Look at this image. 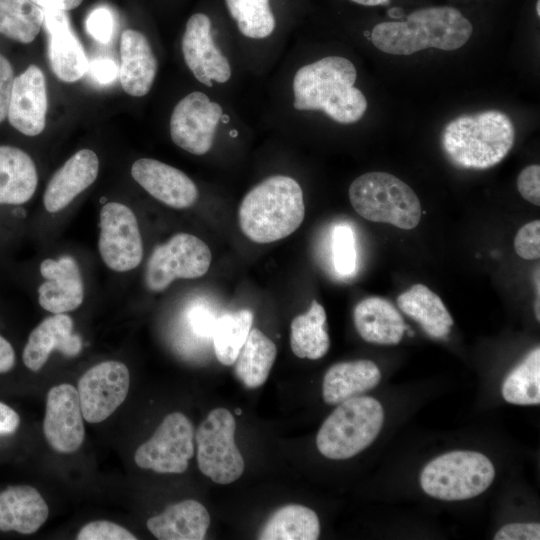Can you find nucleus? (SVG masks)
Listing matches in <instances>:
<instances>
[{"label": "nucleus", "mask_w": 540, "mask_h": 540, "mask_svg": "<svg viewBox=\"0 0 540 540\" xmlns=\"http://www.w3.org/2000/svg\"><path fill=\"white\" fill-rule=\"evenodd\" d=\"M353 320L360 337L372 344L397 345L407 329L398 310L377 296L360 301L353 310Z\"/></svg>", "instance_id": "nucleus-24"}, {"label": "nucleus", "mask_w": 540, "mask_h": 540, "mask_svg": "<svg viewBox=\"0 0 540 540\" xmlns=\"http://www.w3.org/2000/svg\"><path fill=\"white\" fill-rule=\"evenodd\" d=\"M252 323L253 313L249 309L226 313L215 320L211 336L215 356L221 364H234Z\"/></svg>", "instance_id": "nucleus-33"}, {"label": "nucleus", "mask_w": 540, "mask_h": 540, "mask_svg": "<svg viewBox=\"0 0 540 540\" xmlns=\"http://www.w3.org/2000/svg\"><path fill=\"white\" fill-rule=\"evenodd\" d=\"M88 72L91 73L96 82L106 85L117 78L119 67L112 59L98 58L91 63L89 62Z\"/></svg>", "instance_id": "nucleus-43"}, {"label": "nucleus", "mask_w": 540, "mask_h": 540, "mask_svg": "<svg viewBox=\"0 0 540 540\" xmlns=\"http://www.w3.org/2000/svg\"><path fill=\"white\" fill-rule=\"evenodd\" d=\"M236 421L226 408L211 410L199 425L194 439L200 471L218 484L237 480L245 469L235 444Z\"/></svg>", "instance_id": "nucleus-8"}, {"label": "nucleus", "mask_w": 540, "mask_h": 540, "mask_svg": "<svg viewBox=\"0 0 540 540\" xmlns=\"http://www.w3.org/2000/svg\"><path fill=\"white\" fill-rule=\"evenodd\" d=\"M20 424L18 413L8 405L0 402V434L14 433Z\"/></svg>", "instance_id": "nucleus-45"}, {"label": "nucleus", "mask_w": 540, "mask_h": 540, "mask_svg": "<svg viewBox=\"0 0 540 540\" xmlns=\"http://www.w3.org/2000/svg\"><path fill=\"white\" fill-rule=\"evenodd\" d=\"M44 10L31 0H0V34L29 44L40 33Z\"/></svg>", "instance_id": "nucleus-32"}, {"label": "nucleus", "mask_w": 540, "mask_h": 540, "mask_svg": "<svg viewBox=\"0 0 540 540\" xmlns=\"http://www.w3.org/2000/svg\"><path fill=\"white\" fill-rule=\"evenodd\" d=\"M235 413H236V414H241V410H240V409H236V410H235Z\"/></svg>", "instance_id": "nucleus-52"}, {"label": "nucleus", "mask_w": 540, "mask_h": 540, "mask_svg": "<svg viewBox=\"0 0 540 540\" xmlns=\"http://www.w3.org/2000/svg\"><path fill=\"white\" fill-rule=\"evenodd\" d=\"M277 355L275 343L262 331L251 328L234 364L236 377L247 388L262 386Z\"/></svg>", "instance_id": "nucleus-29"}, {"label": "nucleus", "mask_w": 540, "mask_h": 540, "mask_svg": "<svg viewBox=\"0 0 540 540\" xmlns=\"http://www.w3.org/2000/svg\"><path fill=\"white\" fill-rule=\"evenodd\" d=\"M113 28V16L107 8H96L87 17L86 29L88 33L100 43L107 44L110 41Z\"/></svg>", "instance_id": "nucleus-39"}, {"label": "nucleus", "mask_w": 540, "mask_h": 540, "mask_svg": "<svg viewBox=\"0 0 540 540\" xmlns=\"http://www.w3.org/2000/svg\"><path fill=\"white\" fill-rule=\"evenodd\" d=\"M384 411L378 400L356 396L338 404L325 419L316 436L319 452L329 459L351 458L378 436Z\"/></svg>", "instance_id": "nucleus-5"}, {"label": "nucleus", "mask_w": 540, "mask_h": 540, "mask_svg": "<svg viewBox=\"0 0 540 540\" xmlns=\"http://www.w3.org/2000/svg\"><path fill=\"white\" fill-rule=\"evenodd\" d=\"M305 205L299 183L285 175H273L255 185L238 210L243 234L256 243H271L295 232L303 222Z\"/></svg>", "instance_id": "nucleus-3"}, {"label": "nucleus", "mask_w": 540, "mask_h": 540, "mask_svg": "<svg viewBox=\"0 0 540 540\" xmlns=\"http://www.w3.org/2000/svg\"><path fill=\"white\" fill-rule=\"evenodd\" d=\"M38 185L33 159L22 149L0 146V204L19 205L29 201Z\"/></svg>", "instance_id": "nucleus-27"}, {"label": "nucleus", "mask_w": 540, "mask_h": 540, "mask_svg": "<svg viewBox=\"0 0 540 540\" xmlns=\"http://www.w3.org/2000/svg\"><path fill=\"white\" fill-rule=\"evenodd\" d=\"M349 199L364 219L404 230L415 228L422 214L412 188L387 172H368L357 177L349 187Z\"/></svg>", "instance_id": "nucleus-6"}, {"label": "nucleus", "mask_w": 540, "mask_h": 540, "mask_svg": "<svg viewBox=\"0 0 540 540\" xmlns=\"http://www.w3.org/2000/svg\"><path fill=\"white\" fill-rule=\"evenodd\" d=\"M231 135L236 136V131L235 130L231 131Z\"/></svg>", "instance_id": "nucleus-53"}, {"label": "nucleus", "mask_w": 540, "mask_h": 540, "mask_svg": "<svg viewBox=\"0 0 540 540\" xmlns=\"http://www.w3.org/2000/svg\"><path fill=\"white\" fill-rule=\"evenodd\" d=\"M99 226L98 249L105 265L116 272L136 268L143 258V242L134 212L108 202L101 209Z\"/></svg>", "instance_id": "nucleus-11"}, {"label": "nucleus", "mask_w": 540, "mask_h": 540, "mask_svg": "<svg viewBox=\"0 0 540 540\" xmlns=\"http://www.w3.org/2000/svg\"><path fill=\"white\" fill-rule=\"evenodd\" d=\"M514 249L525 260L540 257V221L534 220L523 225L514 239Z\"/></svg>", "instance_id": "nucleus-38"}, {"label": "nucleus", "mask_w": 540, "mask_h": 540, "mask_svg": "<svg viewBox=\"0 0 540 540\" xmlns=\"http://www.w3.org/2000/svg\"><path fill=\"white\" fill-rule=\"evenodd\" d=\"M194 436L191 421L180 412L171 413L137 448L134 461L138 467L157 473H183L194 455Z\"/></svg>", "instance_id": "nucleus-10"}, {"label": "nucleus", "mask_w": 540, "mask_h": 540, "mask_svg": "<svg viewBox=\"0 0 540 540\" xmlns=\"http://www.w3.org/2000/svg\"><path fill=\"white\" fill-rule=\"evenodd\" d=\"M229 15L242 35L251 39L270 36L276 26L269 0H225Z\"/></svg>", "instance_id": "nucleus-35"}, {"label": "nucleus", "mask_w": 540, "mask_h": 540, "mask_svg": "<svg viewBox=\"0 0 540 540\" xmlns=\"http://www.w3.org/2000/svg\"><path fill=\"white\" fill-rule=\"evenodd\" d=\"M78 540H136L126 528L108 520L92 521L77 534Z\"/></svg>", "instance_id": "nucleus-37"}, {"label": "nucleus", "mask_w": 540, "mask_h": 540, "mask_svg": "<svg viewBox=\"0 0 540 540\" xmlns=\"http://www.w3.org/2000/svg\"><path fill=\"white\" fill-rule=\"evenodd\" d=\"M48 515V505L32 486H12L0 492V531L33 534Z\"/></svg>", "instance_id": "nucleus-23"}, {"label": "nucleus", "mask_w": 540, "mask_h": 540, "mask_svg": "<svg viewBox=\"0 0 540 540\" xmlns=\"http://www.w3.org/2000/svg\"><path fill=\"white\" fill-rule=\"evenodd\" d=\"M536 13L537 16H540V0H537L536 2Z\"/></svg>", "instance_id": "nucleus-50"}, {"label": "nucleus", "mask_w": 540, "mask_h": 540, "mask_svg": "<svg viewBox=\"0 0 540 540\" xmlns=\"http://www.w3.org/2000/svg\"><path fill=\"white\" fill-rule=\"evenodd\" d=\"M14 364V349L10 342L0 335V374L10 371Z\"/></svg>", "instance_id": "nucleus-46"}, {"label": "nucleus", "mask_w": 540, "mask_h": 540, "mask_svg": "<svg viewBox=\"0 0 540 540\" xmlns=\"http://www.w3.org/2000/svg\"><path fill=\"white\" fill-rule=\"evenodd\" d=\"M158 70L157 59L145 35L125 30L120 39L119 80L124 92L133 97L148 94Z\"/></svg>", "instance_id": "nucleus-22"}, {"label": "nucleus", "mask_w": 540, "mask_h": 540, "mask_svg": "<svg viewBox=\"0 0 540 540\" xmlns=\"http://www.w3.org/2000/svg\"><path fill=\"white\" fill-rule=\"evenodd\" d=\"M399 308L432 338H445L453 325L441 298L426 285L415 284L397 297Z\"/></svg>", "instance_id": "nucleus-28"}, {"label": "nucleus", "mask_w": 540, "mask_h": 540, "mask_svg": "<svg viewBox=\"0 0 540 540\" xmlns=\"http://www.w3.org/2000/svg\"><path fill=\"white\" fill-rule=\"evenodd\" d=\"M40 273L45 281L38 288V302L44 310L61 314L82 304L84 283L79 266L71 256L44 259Z\"/></svg>", "instance_id": "nucleus-19"}, {"label": "nucleus", "mask_w": 540, "mask_h": 540, "mask_svg": "<svg viewBox=\"0 0 540 540\" xmlns=\"http://www.w3.org/2000/svg\"><path fill=\"white\" fill-rule=\"evenodd\" d=\"M43 10V26L48 36V58L51 70L63 82H76L89 69L85 50L74 33L65 11L53 7Z\"/></svg>", "instance_id": "nucleus-16"}, {"label": "nucleus", "mask_w": 540, "mask_h": 540, "mask_svg": "<svg viewBox=\"0 0 540 540\" xmlns=\"http://www.w3.org/2000/svg\"><path fill=\"white\" fill-rule=\"evenodd\" d=\"M212 254L200 238L178 233L166 243L157 245L146 266L145 284L153 292H160L176 279H195L205 275Z\"/></svg>", "instance_id": "nucleus-9"}, {"label": "nucleus", "mask_w": 540, "mask_h": 540, "mask_svg": "<svg viewBox=\"0 0 540 540\" xmlns=\"http://www.w3.org/2000/svg\"><path fill=\"white\" fill-rule=\"evenodd\" d=\"M77 389L67 383L52 387L47 395L43 433L59 453H73L83 444L85 428Z\"/></svg>", "instance_id": "nucleus-14"}, {"label": "nucleus", "mask_w": 540, "mask_h": 540, "mask_svg": "<svg viewBox=\"0 0 540 540\" xmlns=\"http://www.w3.org/2000/svg\"><path fill=\"white\" fill-rule=\"evenodd\" d=\"M495 540H539V523H510L501 527Z\"/></svg>", "instance_id": "nucleus-41"}, {"label": "nucleus", "mask_w": 540, "mask_h": 540, "mask_svg": "<svg viewBox=\"0 0 540 540\" xmlns=\"http://www.w3.org/2000/svg\"><path fill=\"white\" fill-rule=\"evenodd\" d=\"M41 8H57L65 12L77 8L83 0H31Z\"/></svg>", "instance_id": "nucleus-47"}, {"label": "nucleus", "mask_w": 540, "mask_h": 540, "mask_svg": "<svg viewBox=\"0 0 540 540\" xmlns=\"http://www.w3.org/2000/svg\"><path fill=\"white\" fill-rule=\"evenodd\" d=\"M223 115L222 107L203 92L183 97L170 117V136L174 144L194 154L204 155L212 147L215 131Z\"/></svg>", "instance_id": "nucleus-12"}, {"label": "nucleus", "mask_w": 540, "mask_h": 540, "mask_svg": "<svg viewBox=\"0 0 540 540\" xmlns=\"http://www.w3.org/2000/svg\"><path fill=\"white\" fill-rule=\"evenodd\" d=\"M326 318L324 307L316 300L305 314L293 318L290 346L297 357L317 360L328 352L330 339Z\"/></svg>", "instance_id": "nucleus-31"}, {"label": "nucleus", "mask_w": 540, "mask_h": 540, "mask_svg": "<svg viewBox=\"0 0 540 540\" xmlns=\"http://www.w3.org/2000/svg\"><path fill=\"white\" fill-rule=\"evenodd\" d=\"M517 188L521 196L530 203L540 205V166L525 167L517 177Z\"/></svg>", "instance_id": "nucleus-40"}, {"label": "nucleus", "mask_w": 540, "mask_h": 540, "mask_svg": "<svg viewBox=\"0 0 540 540\" xmlns=\"http://www.w3.org/2000/svg\"><path fill=\"white\" fill-rule=\"evenodd\" d=\"M215 320L209 312L203 309L196 308L190 313L192 329L200 336L212 335Z\"/></svg>", "instance_id": "nucleus-44"}, {"label": "nucleus", "mask_w": 540, "mask_h": 540, "mask_svg": "<svg viewBox=\"0 0 540 540\" xmlns=\"http://www.w3.org/2000/svg\"><path fill=\"white\" fill-rule=\"evenodd\" d=\"M46 78L37 65H29L13 81L7 118L12 127L26 136H37L46 126Z\"/></svg>", "instance_id": "nucleus-17"}, {"label": "nucleus", "mask_w": 540, "mask_h": 540, "mask_svg": "<svg viewBox=\"0 0 540 540\" xmlns=\"http://www.w3.org/2000/svg\"><path fill=\"white\" fill-rule=\"evenodd\" d=\"M514 139L510 117L499 110H486L447 123L441 145L454 166L483 170L500 163L513 147Z\"/></svg>", "instance_id": "nucleus-4"}, {"label": "nucleus", "mask_w": 540, "mask_h": 540, "mask_svg": "<svg viewBox=\"0 0 540 540\" xmlns=\"http://www.w3.org/2000/svg\"><path fill=\"white\" fill-rule=\"evenodd\" d=\"M209 526L207 509L192 499L171 504L147 520V528L159 540H202Z\"/></svg>", "instance_id": "nucleus-25"}, {"label": "nucleus", "mask_w": 540, "mask_h": 540, "mask_svg": "<svg viewBox=\"0 0 540 540\" xmlns=\"http://www.w3.org/2000/svg\"><path fill=\"white\" fill-rule=\"evenodd\" d=\"M320 534L317 514L310 508L289 504L277 509L265 522L260 540H316Z\"/></svg>", "instance_id": "nucleus-30"}, {"label": "nucleus", "mask_w": 540, "mask_h": 540, "mask_svg": "<svg viewBox=\"0 0 540 540\" xmlns=\"http://www.w3.org/2000/svg\"><path fill=\"white\" fill-rule=\"evenodd\" d=\"M505 401L516 405L540 403V348H534L505 378L502 384Z\"/></svg>", "instance_id": "nucleus-34"}, {"label": "nucleus", "mask_w": 540, "mask_h": 540, "mask_svg": "<svg viewBox=\"0 0 540 540\" xmlns=\"http://www.w3.org/2000/svg\"><path fill=\"white\" fill-rule=\"evenodd\" d=\"M129 386V370L122 362L104 361L88 369L77 386L83 418L92 424L107 419L124 402Z\"/></svg>", "instance_id": "nucleus-13"}, {"label": "nucleus", "mask_w": 540, "mask_h": 540, "mask_svg": "<svg viewBox=\"0 0 540 540\" xmlns=\"http://www.w3.org/2000/svg\"><path fill=\"white\" fill-rule=\"evenodd\" d=\"M11 63L0 54V123L7 118V110L14 81Z\"/></svg>", "instance_id": "nucleus-42"}, {"label": "nucleus", "mask_w": 540, "mask_h": 540, "mask_svg": "<svg viewBox=\"0 0 540 540\" xmlns=\"http://www.w3.org/2000/svg\"><path fill=\"white\" fill-rule=\"evenodd\" d=\"M495 469L482 453L457 450L436 457L421 472L420 484L429 496L460 501L482 494L493 482Z\"/></svg>", "instance_id": "nucleus-7"}, {"label": "nucleus", "mask_w": 540, "mask_h": 540, "mask_svg": "<svg viewBox=\"0 0 540 540\" xmlns=\"http://www.w3.org/2000/svg\"><path fill=\"white\" fill-rule=\"evenodd\" d=\"M82 346L81 337L73 333L72 318L65 313L54 314L30 333L22 354L23 363L29 370L37 372L45 365L52 351L75 357L81 352Z\"/></svg>", "instance_id": "nucleus-20"}, {"label": "nucleus", "mask_w": 540, "mask_h": 540, "mask_svg": "<svg viewBox=\"0 0 540 540\" xmlns=\"http://www.w3.org/2000/svg\"><path fill=\"white\" fill-rule=\"evenodd\" d=\"M473 32L470 21L451 6L422 8L404 21L382 22L371 32L373 45L392 55H411L427 48L456 50Z\"/></svg>", "instance_id": "nucleus-2"}, {"label": "nucleus", "mask_w": 540, "mask_h": 540, "mask_svg": "<svg viewBox=\"0 0 540 540\" xmlns=\"http://www.w3.org/2000/svg\"><path fill=\"white\" fill-rule=\"evenodd\" d=\"M381 379L378 366L370 360H355L332 365L325 373L323 399L336 405L374 388Z\"/></svg>", "instance_id": "nucleus-26"}, {"label": "nucleus", "mask_w": 540, "mask_h": 540, "mask_svg": "<svg viewBox=\"0 0 540 540\" xmlns=\"http://www.w3.org/2000/svg\"><path fill=\"white\" fill-rule=\"evenodd\" d=\"M332 258L335 270L342 276H350L356 269L357 254L355 237L351 227L336 226L332 232Z\"/></svg>", "instance_id": "nucleus-36"}, {"label": "nucleus", "mask_w": 540, "mask_h": 540, "mask_svg": "<svg viewBox=\"0 0 540 540\" xmlns=\"http://www.w3.org/2000/svg\"><path fill=\"white\" fill-rule=\"evenodd\" d=\"M357 71L347 58L328 56L304 65L293 78V106L299 111H323L341 124L357 122L367 100L354 87Z\"/></svg>", "instance_id": "nucleus-1"}, {"label": "nucleus", "mask_w": 540, "mask_h": 540, "mask_svg": "<svg viewBox=\"0 0 540 540\" xmlns=\"http://www.w3.org/2000/svg\"><path fill=\"white\" fill-rule=\"evenodd\" d=\"M389 16L395 19L401 18L403 16V13L398 8L390 9L388 12Z\"/></svg>", "instance_id": "nucleus-49"}, {"label": "nucleus", "mask_w": 540, "mask_h": 540, "mask_svg": "<svg viewBox=\"0 0 540 540\" xmlns=\"http://www.w3.org/2000/svg\"><path fill=\"white\" fill-rule=\"evenodd\" d=\"M184 61L194 77L212 87V81L225 83L231 77L228 59L216 47L211 35V20L203 13L193 14L182 37Z\"/></svg>", "instance_id": "nucleus-15"}, {"label": "nucleus", "mask_w": 540, "mask_h": 540, "mask_svg": "<svg viewBox=\"0 0 540 540\" xmlns=\"http://www.w3.org/2000/svg\"><path fill=\"white\" fill-rule=\"evenodd\" d=\"M354 3L364 5V6H379V5H388L390 0H350Z\"/></svg>", "instance_id": "nucleus-48"}, {"label": "nucleus", "mask_w": 540, "mask_h": 540, "mask_svg": "<svg viewBox=\"0 0 540 540\" xmlns=\"http://www.w3.org/2000/svg\"><path fill=\"white\" fill-rule=\"evenodd\" d=\"M221 120L222 122L227 123L229 121V118L227 115H222Z\"/></svg>", "instance_id": "nucleus-51"}, {"label": "nucleus", "mask_w": 540, "mask_h": 540, "mask_svg": "<svg viewBox=\"0 0 540 540\" xmlns=\"http://www.w3.org/2000/svg\"><path fill=\"white\" fill-rule=\"evenodd\" d=\"M98 172L96 153L91 149L77 151L49 180L43 195L45 209L50 213L64 209L95 182Z\"/></svg>", "instance_id": "nucleus-21"}, {"label": "nucleus", "mask_w": 540, "mask_h": 540, "mask_svg": "<svg viewBox=\"0 0 540 540\" xmlns=\"http://www.w3.org/2000/svg\"><path fill=\"white\" fill-rule=\"evenodd\" d=\"M133 179L151 196L175 208L191 207L198 199L195 183L181 170L151 158H140L131 166Z\"/></svg>", "instance_id": "nucleus-18"}]
</instances>
